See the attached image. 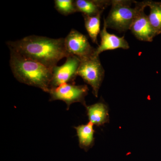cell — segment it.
Masks as SVG:
<instances>
[{
  "label": "cell",
  "mask_w": 161,
  "mask_h": 161,
  "mask_svg": "<svg viewBox=\"0 0 161 161\" xmlns=\"http://www.w3.org/2000/svg\"><path fill=\"white\" fill-rule=\"evenodd\" d=\"M10 51L34 60L53 69L58 62L69 56L64 44V38L52 39L40 36H28L6 43Z\"/></svg>",
  "instance_id": "1"
},
{
  "label": "cell",
  "mask_w": 161,
  "mask_h": 161,
  "mask_svg": "<svg viewBox=\"0 0 161 161\" xmlns=\"http://www.w3.org/2000/svg\"><path fill=\"white\" fill-rule=\"evenodd\" d=\"M9 64L14 76L18 81L48 93L53 69L12 51Z\"/></svg>",
  "instance_id": "2"
},
{
  "label": "cell",
  "mask_w": 161,
  "mask_h": 161,
  "mask_svg": "<svg viewBox=\"0 0 161 161\" xmlns=\"http://www.w3.org/2000/svg\"><path fill=\"white\" fill-rule=\"evenodd\" d=\"M131 0H112L111 10L103 23L107 28L122 32L130 30L133 21L140 12L147 6V1L136 2Z\"/></svg>",
  "instance_id": "3"
},
{
  "label": "cell",
  "mask_w": 161,
  "mask_h": 161,
  "mask_svg": "<svg viewBox=\"0 0 161 161\" xmlns=\"http://www.w3.org/2000/svg\"><path fill=\"white\" fill-rule=\"evenodd\" d=\"M105 70L101 63L99 56L80 60L78 76L89 85L94 96L98 97V92L104 78Z\"/></svg>",
  "instance_id": "4"
},
{
  "label": "cell",
  "mask_w": 161,
  "mask_h": 161,
  "mask_svg": "<svg viewBox=\"0 0 161 161\" xmlns=\"http://www.w3.org/2000/svg\"><path fill=\"white\" fill-rule=\"evenodd\" d=\"M87 86L76 85L75 83H65L50 90V101L61 100L67 105V110L69 109L72 104L80 103L86 106L85 98L88 93Z\"/></svg>",
  "instance_id": "5"
},
{
  "label": "cell",
  "mask_w": 161,
  "mask_h": 161,
  "mask_svg": "<svg viewBox=\"0 0 161 161\" xmlns=\"http://www.w3.org/2000/svg\"><path fill=\"white\" fill-rule=\"evenodd\" d=\"M64 44L70 55L76 56L80 60L95 56V50L91 45L85 35L75 29H72L64 38Z\"/></svg>",
  "instance_id": "6"
},
{
  "label": "cell",
  "mask_w": 161,
  "mask_h": 161,
  "mask_svg": "<svg viewBox=\"0 0 161 161\" xmlns=\"http://www.w3.org/2000/svg\"><path fill=\"white\" fill-rule=\"evenodd\" d=\"M80 63L79 58L73 55L66 58L65 63L53 69L51 88L57 87L65 83H75Z\"/></svg>",
  "instance_id": "7"
},
{
  "label": "cell",
  "mask_w": 161,
  "mask_h": 161,
  "mask_svg": "<svg viewBox=\"0 0 161 161\" xmlns=\"http://www.w3.org/2000/svg\"><path fill=\"white\" fill-rule=\"evenodd\" d=\"M107 27L103 23V28L101 31L100 36V44L95 50V56H99L103 52L108 50H112L122 48L128 49L130 45L125 36L119 37L111 34L107 31Z\"/></svg>",
  "instance_id": "8"
},
{
  "label": "cell",
  "mask_w": 161,
  "mask_h": 161,
  "mask_svg": "<svg viewBox=\"0 0 161 161\" xmlns=\"http://www.w3.org/2000/svg\"><path fill=\"white\" fill-rule=\"evenodd\" d=\"M144 9L141 10L135 18L130 30L138 40L144 42H152L156 35L150 25L148 15L145 13Z\"/></svg>",
  "instance_id": "9"
},
{
  "label": "cell",
  "mask_w": 161,
  "mask_h": 161,
  "mask_svg": "<svg viewBox=\"0 0 161 161\" xmlns=\"http://www.w3.org/2000/svg\"><path fill=\"white\" fill-rule=\"evenodd\" d=\"M87 115L89 122L94 125L101 126L109 122V114L108 106L103 101L91 105L86 106Z\"/></svg>",
  "instance_id": "10"
},
{
  "label": "cell",
  "mask_w": 161,
  "mask_h": 161,
  "mask_svg": "<svg viewBox=\"0 0 161 161\" xmlns=\"http://www.w3.org/2000/svg\"><path fill=\"white\" fill-rule=\"evenodd\" d=\"M75 6L77 12H80L82 15H96L102 14L108 6H111L112 1L108 0H76Z\"/></svg>",
  "instance_id": "11"
},
{
  "label": "cell",
  "mask_w": 161,
  "mask_h": 161,
  "mask_svg": "<svg viewBox=\"0 0 161 161\" xmlns=\"http://www.w3.org/2000/svg\"><path fill=\"white\" fill-rule=\"evenodd\" d=\"M94 125L89 122L75 127L78 137L79 146L85 151H87L95 144V130Z\"/></svg>",
  "instance_id": "12"
},
{
  "label": "cell",
  "mask_w": 161,
  "mask_h": 161,
  "mask_svg": "<svg viewBox=\"0 0 161 161\" xmlns=\"http://www.w3.org/2000/svg\"><path fill=\"white\" fill-rule=\"evenodd\" d=\"M147 6L150 9L148 16L150 25L156 35L161 34V2L147 1Z\"/></svg>",
  "instance_id": "13"
},
{
  "label": "cell",
  "mask_w": 161,
  "mask_h": 161,
  "mask_svg": "<svg viewBox=\"0 0 161 161\" xmlns=\"http://www.w3.org/2000/svg\"><path fill=\"white\" fill-rule=\"evenodd\" d=\"M101 14H99L93 16L83 15L84 19L85 26L86 31L92 42L97 44L98 46L97 38L101 31L100 21Z\"/></svg>",
  "instance_id": "14"
},
{
  "label": "cell",
  "mask_w": 161,
  "mask_h": 161,
  "mask_svg": "<svg viewBox=\"0 0 161 161\" xmlns=\"http://www.w3.org/2000/svg\"><path fill=\"white\" fill-rule=\"evenodd\" d=\"M54 4L56 10L63 15L68 16L77 12L75 1L55 0Z\"/></svg>",
  "instance_id": "15"
}]
</instances>
